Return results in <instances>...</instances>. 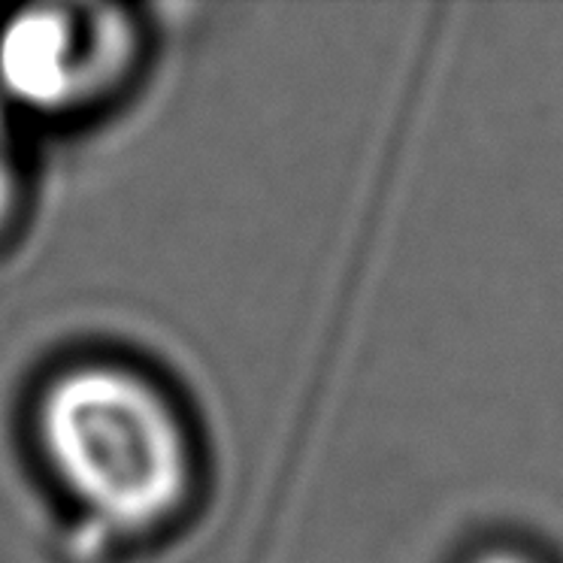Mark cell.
<instances>
[{"instance_id": "2", "label": "cell", "mask_w": 563, "mask_h": 563, "mask_svg": "<svg viewBox=\"0 0 563 563\" xmlns=\"http://www.w3.org/2000/svg\"><path fill=\"white\" fill-rule=\"evenodd\" d=\"M86 37L62 10H25L0 27V98L34 110L62 107L91 76Z\"/></svg>"}, {"instance_id": "1", "label": "cell", "mask_w": 563, "mask_h": 563, "mask_svg": "<svg viewBox=\"0 0 563 563\" xmlns=\"http://www.w3.org/2000/svg\"><path fill=\"white\" fill-rule=\"evenodd\" d=\"M40 433L58 476L115 525H148L183 494V433L158 394L131 373H64L43 400Z\"/></svg>"}, {"instance_id": "3", "label": "cell", "mask_w": 563, "mask_h": 563, "mask_svg": "<svg viewBox=\"0 0 563 563\" xmlns=\"http://www.w3.org/2000/svg\"><path fill=\"white\" fill-rule=\"evenodd\" d=\"M15 195V161H13V136L3 112V98H0V221L7 219V212L13 207Z\"/></svg>"}, {"instance_id": "4", "label": "cell", "mask_w": 563, "mask_h": 563, "mask_svg": "<svg viewBox=\"0 0 563 563\" xmlns=\"http://www.w3.org/2000/svg\"><path fill=\"white\" fill-rule=\"evenodd\" d=\"M464 563H549L539 558L537 551L518 545V542H488L478 551H473Z\"/></svg>"}]
</instances>
